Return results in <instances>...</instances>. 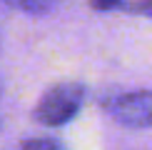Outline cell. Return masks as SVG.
<instances>
[{
    "instance_id": "1",
    "label": "cell",
    "mask_w": 152,
    "mask_h": 150,
    "mask_svg": "<svg viewBox=\"0 0 152 150\" xmlns=\"http://www.w3.org/2000/svg\"><path fill=\"white\" fill-rule=\"evenodd\" d=\"M85 85L82 83H55L37 98L33 118L45 128H62L82 110Z\"/></svg>"
},
{
    "instance_id": "2",
    "label": "cell",
    "mask_w": 152,
    "mask_h": 150,
    "mask_svg": "<svg viewBox=\"0 0 152 150\" xmlns=\"http://www.w3.org/2000/svg\"><path fill=\"white\" fill-rule=\"evenodd\" d=\"M102 108L122 128H132V130L152 128V90L117 93V95L102 100Z\"/></svg>"
},
{
    "instance_id": "3",
    "label": "cell",
    "mask_w": 152,
    "mask_h": 150,
    "mask_svg": "<svg viewBox=\"0 0 152 150\" xmlns=\"http://www.w3.org/2000/svg\"><path fill=\"white\" fill-rule=\"evenodd\" d=\"M3 3L10 5V8H15V10L30 12V15H42V12H48L53 8L55 0H3Z\"/></svg>"
},
{
    "instance_id": "4",
    "label": "cell",
    "mask_w": 152,
    "mask_h": 150,
    "mask_svg": "<svg viewBox=\"0 0 152 150\" xmlns=\"http://www.w3.org/2000/svg\"><path fill=\"white\" fill-rule=\"evenodd\" d=\"M10 150H67V148L60 140H53V138H30V140L12 145Z\"/></svg>"
},
{
    "instance_id": "5",
    "label": "cell",
    "mask_w": 152,
    "mask_h": 150,
    "mask_svg": "<svg viewBox=\"0 0 152 150\" xmlns=\"http://www.w3.org/2000/svg\"><path fill=\"white\" fill-rule=\"evenodd\" d=\"M125 0H90V8L92 10H100V12H110V10H120L125 8Z\"/></svg>"
},
{
    "instance_id": "6",
    "label": "cell",
    "mask_w": 152,
    "mask_h": 150,
    "mask_svg": "<svg viewBox=\"0 0 152 150\" xmlns=\"http://www.w3.org/2000/svg\"><path fill=\"white\" fill-rule=\"evenodd\" d=\"M125 10L152 18V0H135V3H127V5H125Z\"/></svg>"
},
{
    "instance_id": "7",
    "label": "cell",
    "mask_w": 152,
    "mask_h": 150,
    "mask_svg": "<svg viewBox=\"0 0 152 150\" xmlns=\"http://www.w3.org/2000/svg\"><path fill=\"white\" fill-rule=\"evenodd\" d=\"M0 100H3V83H0ZM0 120H3V115H0Z\"/></svg>"
}]
</instances>
